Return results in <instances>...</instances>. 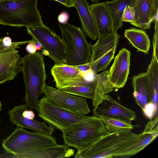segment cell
Returning <instances> with one entry per match:
<instances>
[{
	"label": "cell",
	"instance_id": "obj_6",
	"mask_svg": "<svg viewBox=\"0 0 158 158\" xmlns=\"http://www.w3.org/2000/svg\"><path fill=\"white\" fill-rule=\"evenodd\" d=\"M62 132L64 143L76 148L77 151L88 147L108 132L101 119L94 116L73 124Z\"/></svg>",
	"mask_w": 158,
	"mask_h": 158
},
{
	"label": "cell",
	"instance_id": "obj_38",
	"mask_svg": "<svg viewBox=\"0 0 158 158\" xmlns=\"http://www.w3.org/2000/svg\"><path fill=\"white\" fill-rule=\"evenodd\" d=\"M37 50L39 51L42 50L43 48L41 44L39 43L36 44Z\"/></svg>",
	"mask_w": 158,
	"mask_h": 158
},
{
	"label": "cell",
	"instance_id": "obj_20",
	"mask_svg": "<svg viewBox=\"0 0 158 158\" xmlns=\"http://www.w3.org/2000/svg\"><path fill=\"white\" fill-rule=\"evenodd\" d=\"M109 70L94 76L92 81L94 87V94L92 104L94 107L102 101L103 96L113 91L114 88L108 79Z\"/></svg>",
	"mask_w": 158,
	"mask_h": 158
},
{
	"label": "cell",
	"instance_id": "obj_13",
	"mask_svg": "<svg viewBox=\"0 0 158 158\" xmlns=\"http://www.w3.org/2000/svg\"><path fill=\"white\" fill-rule=\"evenodd\" d=\"M131 53L123 48L115 57L108 73V79L114 88H122L125 85L129 73Z\"/></svg>",
	"mask_w": 158,
	"mask_h": 158
},
{
	"label": "cell",
	"instance_id": "obj_22",
	"mask_svg": "<svg viewBox=\"0 0 158 158\" xmlns=\"http://www.w3.org/2000/svg\"><path fill=\"white\" fill-rule=\"evenodd\" d=\"M147 85L151 102L158 107V60L152 55L150 63L146 72Z\"/></svg>",
	"mask_w": 158,
	"mask_h": 158
},
{
	"label": "cell",
	"instance_id": "obj_29",
	"mask_svg": "<svg viewBox=\"0 0 158 158\" xmlns=\"http://www.w3.org/2000/svg\"><path fill=\"white\" fill-rule=\"evenodd\" d=\"M123 22H127L130 23L135 20V13L132 6L127 5L125 9L122 16Z\"/></svg>",
	"mask_w": 158,
	"mask_h": 158
},
{
	"label": "cell",
	"instance_id": "obj_25",
	"mask_svg": "<svg viewBox=\"0 0 158 158\" xmlns=\"http://www.w3.org/2000/svg\"><path fill=\"white\" fill-rule=\"evenodd\" d=\"M158 135L154 133H145L141 139L123 151L116 157H128L135 155L152 142Z\"/></svg>",
	"mask_w": 158,
	"mask_h": 158
},
{
	"label": "cell",
	"instance_id": "obj_36",
	"mask_svg": "<svg viewBox=\"0 0 158 158\" xmlns=\"http://www.w3.org/2000/svg\"><path fill=\"white\" fill-rule=\"evenodd\" d=\"M36 44L32 42L29 43L26 48V50L28 53L33 54L36 52Z\"/></svg>",
	"mask_w": 158,
	"mask_h": 158
},
{
	"label": "cell",
	"instance_id": "obj_37",
	"mask_svg": "<svg viewBox=\"0 0 158 158\" xmlns=\"http://www.w3.org/2000/svg\"><path fill=\"white\" fill-rule=\"evenodd\" d=\"M6 48H7L3 44L2 42V38L0 39V51Z\"/></svg>",
	"mask_w": 158,
	"mask_h": 158
},
{
	"label": "cell",
	"instance_id": "obj_42",
	"mask_svg": "<svg viewBox=\"0 0 158 158\" xmlns=\"http://www.w3.org/2000/svg\"><path fill=\"white\" fill-rule=\"evenodd\" d=\"M1 0H0V1H1Z\"/></svg>",
	"mask_w": 158,
	"mask_h": 158
},
{
	"label": "cell",
	"instance_id": "obj_14",
	"mask_svg": "<svg viewBox=\"0 0 158 158\" xmlns=\"http://www.w3.org/2000/svg\"><path fill=\"white\" fill-rule=\"evenodd\" d=\"M26 104L15 106L9 110L10 120L11 123L17 126L30 129L36 132L52 135L55 128L48 126L44 122H41L34 119L25 118L23 115V112L26 107Z\"/></svg>",
	"mask_w": 158,
	"mask_h": 158
},
{
	"label": "cell",
	"instance_id": "obj_30",
	"mask_svg": "<svg viewBox=\"0 0 158 158\" xmlns=\"http://www.w3.org/2000/svg\"><path fill=\"white\" fill-rule=\"evenodd\" d=\"M154 21L155 22V30L153 40V55L158 60V16L156 17Z\"/></svg>",
	"mask_w": 158,
	"mask_h": 158
},
{
	"label": "cell",
	"instance_id": "obj_2",
	"mask_svg": "<svg viewBox=\"0 0 158 158\" xmlns=\"http://www.w3.org/2000/svg\"><path fill=\"white\" fill-rule=\"evenodd\" d=\"M58 145L54 137L29 132L19 126L2 143L5 151L13 155V157L23 158H31L33 153L38 150Z\"/></svg>",
	"mask_w": 158,
	"mask_h": 158
},
{
	"label": "cell",
	"instance_id": "obj_15",
	"mask_svg": "<svg viewBox=\"0 0 158 158\" xmlns=\"http://www.w3.org/2000/svg\"><path fill=\"white\" fill-rule=\"evenodd\" d=\"M120 37L117 31H114L107 35L98 37L94 44H91L92 54L89 63L91 64L95 75L97 74V64L111 49L117 47Z\"/></svg>",
	"mask_w": 158,
	"mask_h": 158
},
{
	"label": "cell",
	"instance_id": "obj_1",
	"mask_svg": "<svg viewBox=\"0 0 158 158\" xmlns=\"http://www.w3.org/2000/svg\"><path fill=\"white\" fill-rule=\"evenodd\" d=\"M133 133L130 129L108 132L89 146L77 151L75 158L116 157L126 148L141 139L144 135Z\"/></svg>",
	"mask_w": 158,
	"mask_h": 158
},
{
	"label": "cell",
	"instance_id": "obj_8",
	"mask_svg": "<svg viewBox=\"0 0 158 158\" xmlns=\"http://www.w3.org/2000/svg\"><path fill=\"white\" fill-rule=\"evenodd\" d=\"M28 34L33 39L41 44L55 64H66L67 54L62 39L44 24L27 27Z\"/></svg>",
	"mask_w": 158,
	"mask_h": 158
},
{
	"label": "cell",
	"instance_id": "obj_18",
	"mask_svg": "<svg viewBox=\"0 0 158 158\" xmlns=\"http://www.w3.org/2000/svg\"><path fill=\"white\" fill-rule=\"evenodd\" d=\"M132 85L134 98L143 110L146 105L151 103L148 92L146 73H140L133 76Z\"/></svg>",
	"mask_w": 158,
	"mask_h": 158
},
{
	"label": "cell",
	"instance_id": "obj_17",
	"mask_svg": "<svg viewBox=\"0 0 158 158\" xmlns=\"http://www.w3.org/2000/svg\"><path fill=\"white\" fill-rule=\"evenodd\" d=\"M77 9L81 25V29L91 39L96 40L98 37L94 19L89 3L86 0H75Z\"/></svg>",
	"mask_w": 158,
	"mask_h": 158
},
{
	"label": "cell",
	"instance_id": "obj_9",
	"mask_svg": "<svg viewBox=\"0 0 158 158\" xmlns=\"http://www.w3.org/2000/svg\"><path fill=\"white\" fill-rule=\"evenodd\" d=\"M43 93L57 105L67 110L84 115L90 112L86 100L83 98L71 95L46 84Z\"/></svg>",
	"mask_w": 158,
	"mask_h": 158
},
{
	"label": "cell",
	"instance_id": "obj_41",
	"mask_svg": "<svg viewBox=\"0 0 158 158\" xmlns=\"http://www.w3.org/2000/svg\"></svg>",
	"mask_w": 158,
	"mask_h": 158
},
{
	"label": "cell",
	"instance_id": "obj_43",
	"mask_svg": "<svg viewBox=\"0 0 158 158\" xmlns=\"http://www.w3.org/2000/svg\"></svg>",
	"mask_w": 158,
	"mask_h": 158
},
{
	"label": "cell",
	"instance_id": "obj_3",
	"mask_svg": "<svg viewBox=\"0 0 158 158\" xmlns=\"http://www.w3.org/2000/svg\"><path fill=\"white\" fill-rule=\"evenodd\" d=\"M25 85V95L23 98L31 110L38 111V98L43 93L47 77L42 53H28L23 58V69Z\"/></svg>",
	"mask_w": 158,
	"mask_h": 158
},
{
	"label": "cell",
	"instance_id": "obj_34",
	"mask_svg": "<svg viewBox=\"0 0 158 158\" xmlns=\"http://www.w3.org/2000/svg\"><path fill=\"white\" fill-rule=\"evenodd\" d=\"M79 70L83 73H86L92 70V66L90 63L76 66Z\"/></svg>",
	"mask_w": 158,
	"mask_h": 158
},
{
	"label": "cell",
	"instance_id": "obj_10",
	"mask_svg": "<svg viewBox=\"0 0 158 158\" xmlns=\"http://www.w3.org/2000/svg\"><path fill=\"white\" fill-rule=\"evenodd\" d=\"M94 116H103L131 123L136 117V113L119 103L110 95H104L102 101L94 107Z\"/></svg>",
	"mask_w": 158,
	"mask_h": 158
},
{
	"label": "cell",
	"instance_id": "obj_21",
	"mask_svg": "<svg viewBox=\"0 0 158 158\" xmlns=\"http://www.w3.org/2000/svg\"><path fill=\"white\" fill-rule=\"evenodd\" d=\"M124 35L138 50L148 53L151 45L149 36L145 30L130 28L125 30Z\"/></svg>",
	"mask_w": 158,
	"mask_h": 158
},
{
	"label": "cell",
	"instance_id": "obj_26",
	"mask_svg": "<svg viewBox=\"0 0 158 158\" xmlns=\"http://www.w3.org/2000/svg\"><path fill=\"white\" fill-rule=\"evenodd\" d=\"M65 93L84 97L93 100L94 94V87L92 81L84 84L64 87L58 89Z\"/></svg>",
	"mask_w": 158,
	"mask_h": 158
},
{
	"label": "cell",
	"instance_id": "obj_7",
	"mask_svg": "<svg viewBox=\"0 0 158 158\" xmlns=\"http://www.w3.org/2000/svg\"><path fill=\"white\" fill-rule=\"evenodd\" d=\"M38 105L39 117L49 126L62 131L91 117L64 109L45 95L38 100Z\"/></svg>",
	"mask_w": 158,
	"mask_h": 158
},
{
	"label": "cell",
	"instance_id": "obj_40",
	"mask_svg": "<svg viewBox=\"0 0 158 158\" xmlns=\"http://www.w3.org/2000/svg\"><path fill=\"white\" fill-rule=\"evenodd\" d=\"M2 102L0 101V112L2 110Z\"/></svg>",
	"mask_w": 158,
	"mask_h": 158
},
{
	"label": "cell",
	"instance_id": "obj_12",
	"mask_svg": "<svg viewBox=\"0 0 158 158\" xmlns=\"http://www.w3.org/2000/svg\"><path fill=\"white\" fill-rule=\"evenodd\" d=\"M51 73L58 89L81 85L90 81L85 79L83 73L76 66L55 64L51 69Z\"/></svg>",
	"mask_w": 158,
	"mask_h": 158
},
{
	"label": "cell",
	"instance_id": "obj_24",
	"mask_svg": "<svg viewBox=\"0 0 158 158\" xmlns=\"http://www.w3.org/2000/svg\"><path fill=\"white\" fill-rule=\"evenodd\" d=\"M65 144L38 150L31 158H62L74 156V150L70 149Z\"/></svg>",
	"mask_w": 158,
	"mask_h": 158
},
{
	"label": "cell",
	"instance_id": "obj_33",
	"mask_svg": "<svg viewBox=\"0 0 158 158\" xmlns=\"http://www.w3.org/2000/svg\"><path fill=\"white\" fill-rule=\"evenodd\" d=\"M57 2L67 7H71L75 6V0H51Z\"/></svg>",
	"mask_w": 158,
	"mask_h": 158
},
{
	"label": "cell",
	"instance_id": "obj_27",
	"mask_svg": "<svg viewBox=\"0 0 158 158\" xmlns=\"http://www.w3.org/2000/svg\"><path fill=\"white\" fill-rule=\"evenodd\" d=\"M102 120L108 132H114L124 129L132 130L139 125H133L120 119L103 116L99 117Z\"/></svg>",
	"mask_w": 158,
	"mask_h": 158
},
{
	"label": "cell",
	"instance_id": "obj_11",
	"mask_svg": "<svg viewBox=\"0 0 158 158\" xmlns=\"http://www.w3.org/2000/svg\"><path fill=\"white\" fill-rule=\"evenodd\" d=\"M14 46L0 51V84L13 79L22 71L23 58Z\"/></svg>",
	"mask_w": 158,
	"mask_h": 158
},
{
	"label": "cell",
	"instance_id": "obj_19",
	"mask_svg": "<svg viewBox=\"0 0 158 158\" xmlns=\"http://www.w3.org/2000/svg\"><path fill=\"white\" fill-rule=\"evenodd\" d=\"M132 7L135 13V20L130 24L143 29L149 30L152 23L149 0H135Z\"/></svg>",
	"mask_w": 158,
	"mask_h": 158
},
{
	"label": "cell",
	"instance_id": "obj_23",
	"mask_svg": "<svg viewBox=\"0 0 158 158\" xmlns=\"http://www.w3.org/2000/svg\"><path fill=\"white\" fill-rule=\"evenodd\" d=\"M135 0H113L106 1L105 4L112 18L114 29L117 31L122 27V16L127 5L132 6Z\"/></svg>",
	"mask_w": 158,
	"mask_h": 158
},
{
	"label": "cell",
	"instance_id": "obj_35",
	"mask_svg": "<svg viewBox=\"0 0 158 158\" xmlns=\"http://www.w3.org/2000/svg\"><path fill=\"white\" fill-rule=\"evenodd\" d=\"M23 115L25 118L31 119H34L35 117V113L33 111L31 110H28L27 107L24 110Z\"/></svg>",
	"mask_w": 158,
	"mask_h": 158
},
{
	"label": "cell",
	"instance_id": "obj_31",
	"mask_svg": "<svg viewBox=\"0 0 158 158\" xmlns=\"http://www.w3.org/2000/svg\"><path fill=\"white\" fill-rule=\"evenodd\" d=\"M158 0H149L150 15L152 22L158 16Z\"/></svg>",
	"mask_w": 158,
	"mask_h": 158
},
{
	"label": "cell",
	"instance_id": "obj_39",
	"mask_svg": "<svg viewBox=\"0 0 158 158\" xmlns=\"http://www.w3.org/2000/svg\"><path fill=\"white\" fill-rule=\"evenodd\" d=\"M42 53L43 54V55L46 56H48L49 55V53L48 52L46 51L44 49H42Z\"/></svg>",
	"mask_w": 158,
	"mask_h": 158
},
{
	"label": "cell",
	"instance_id": "obj_28",
	"mask_svg": "<svg viewBox=\"0 0 158 158\" xmlns=\"http://www.w3.org/2000/svg\"><path fill=\"white\" fill-rule=\"evenodd\" d=\"M117 48V47H115L112 48L98 61L96 65L97 73L106 70L111 61L114 59Z\"/></svg>",
	"mask_w": 158,
	"mask_h": 158
},
{
	"label": "cell",
	"instance_id": "obj_16",
	"mask_svg": "<svg viewBox=\"0 0 158 158\" xmlns=\"http://www.w3.org/2000/svg\"><path fill=\"white\" fill-rule=\"evenodd\" d=\"M89 7L94 19L98 37L107 35L115 31L112 16L104 2L93 3L89 5Z\"/></svg>",
	"mask_w": 158,
	"mask_h": 158
},
{
	"label": "cell",
	"instance_id": "obj_44",
	"mask_svg": "<svg viewBox=\"0 0 158 158\" xmlns=\"http://www.w3.org/2000/svg\"></svg>",
	"mask_w": 158,
	"mask_h": 158
},
{
	"label": "cell",
	"instance_id": "obj_4",
	"mask_svg": "<svg viewBox=\"0 0 158 158\" xmlns=\"http://www.w3.org/2000/svg\"><path fill=\"white\" fill-rule=\"evenodd\" d=\"M38 0H1L0 24L17 27L44 25L38 10Z\"/></svg>",
	"mask_w": 158,
	"mask_h": 158
},
{
	"label": "cell",
	"instance_id": "obj_5",
	"mask_svg": "<svg viewBox=\"0 0 158 158\" xmlns=\"http://www.w3.org/2000/svg\"><path fill=\"white\" fill-rule=\"evenodd\" d=\"M58 24L67 54L66 64L77 66L88 63L92 49L84 32L79 27L68 22L59 23Z\"/></svg>",
	"mask_w": 158,
	"mask_h": 158
},
{
	"label": "cell",
	"instance_id": "obj_32",
	"mask_svg": "<svg viewBox=\"0 0 158 158\" xmlns=\"http://www.w3.org/2000/svg\"><path fill=\"white\" fill-rule=\"evenodd\" d=\"M69 18L68 13L66 11H63L58 16V20L59 23H65L68 21Z\"/></svg>",
	"mask_w": 158,
	"mask_h": 158
}]
</instances>
